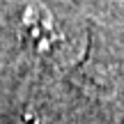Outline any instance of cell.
<instances>
[{"mask_svg": "<svg viewBox=\"0 0 124 124\" xmlns=\"http://www.w3.org/2000/svg\"><path fill=\"white\" fill-rule=\"evenodd\" d=\"M18 124H44V122H41V120H37L35 115H25V117H23V120L18 122Z\"/></svg>", "mask_w": 124, "mask_h": 124, "instance_id": "obj_1", "label": "cell"}]
</instances>
